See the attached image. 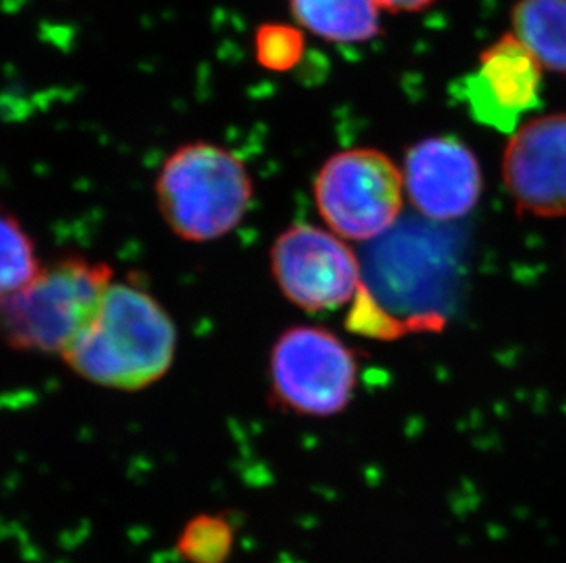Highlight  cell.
Instances as JSON below:
<instances>
[{"mask_svg":"<svg viewBox=\"0 0 566 563\" xmlns=\"http://www.w3.org/2000/svg\"><path fill=\"white\" fill-rule=\"evenodd\" d=\"M177 344L171 315L149 291L113 282L96 315L61 357L88 383L138 392L171 370Z\"/></svg>","mask_w":566,"mask_h":563,"instance_id":"cell-1","label":"cell"},{"mask_svg":"<svg viewBox=\"0 0 566 563\" xmlns=\"http://www.w3.org/2000/svg\"><path fill=\"white\" fill-rule=\"evenodd\" d=\"M155 192L161 219L172 233L206 244L239 227L252 208L253 180L235 152L192 141L167 156Z\"/></svg>","mask_w":566,"mask_h":563,"instance_id":"cell-2","label":"cell"},{"mask_svg":"<svg viewBox=\"0 0 566 563\" xmlns=\"http://www.w3.org/2000/svg\"><path fill=\"white\" fill-rule=\"evenodd\" d=\"M113 282L108 264L61 256L22 289L0 298V339L11 350L63 355L96 315Z\"/></svg>","mask_w":566,"mask_h":563,"instance_id":"cell-3","label":"cell"},{"mask_svg":"<svg viewBox=\"0 0 566 563\" xmlns=\"http://www.w3.org/2000/svg\"><path fill=\"white\" fill-rule=\"evenodd\" d=\"M403 174L378 149L331 156L314 181V200L326 227L339 238L367 242L387 233L403 209Z\"/></svg>","mask_w":566,"mask_h":563,"instance_id":"cell-4","label":"cell"},{"mask_svg":"<svg viewBox=\"0 0 566 563\" xmlns=\"http://www.w3.org/2000/svg\"><path fill=\"white\" fill-rule=\"evenodd\" d=\"M358 372L353 348L317 326L290 328L270 353L273 401L303 417L342 414L353 401Z\"/></svg>","mask_w":566,"mask_h":563,"instance_id":"cell-5","label":"cell"},{"mask_svg":"<svg viewBox=\"0 0 566 563\" xmlns=\"http://www.w3.org/2000/svg\"><path fill=\"white\" fill-rule=\"evenodd\" d=\"M273 280L290 302L317 314L350 302L361 286L358 256L331 229L294 224L270 251Z\"/></svg>","mask_w":566,"mask_h":563,"instance_id":"cell-6","label":"cell"},{"mask_svg":"<svg viewBox=\"0 0 566 563\" xmlns=\"http://www.w3.org/2000/svg\"><path fill=\"white\" fill-rule=\"evenodd\" d=\"M545 70L512 32L482 50L475 68L451 86L479 125L512 136L543 107Z\"/></svg>","mask_w":566,"mask_h":563,"instance_id":"cell-7","label":"cell"},{"mask_svg":"<svg viewBox=\"0 0 566 563\" xmlns=\"http://www.w3.org/2000/svg\"><path fill=\"white\" fill-rule=\"evenodd\" d=\"M503 178L524 213L537 219L566 216V113L530 117L510 136Z\"/></svg>","mask_w":566,"mask_h":563,"instance_id":"cell-8","label":"cell"},{"mask_svg":"<svg viewBox=\"0 0 566 563\" xmlns=\"http://www.w3.org/2000/svg\"><path fill=\"white\" fill-rule=\"evenodd\" d=\"M403 187L412 208L433 222L464 219L482 196L481 163L454 136H429L407 149Z\"/></svg>","mask_w":566,"mask_h":563,"instance_id":"cell-9","label":"cell"},{"mask_svg":"<svg viewBox=\"0 0 566 563\" xmlns=\"http://www.w3.org/2000/svg\"><path fill=\"white\" fill-rule=\"evenodd\" d=\"M294 24L332 44H364L384 33L375 0H289Z\"/></svg>","mask_w":566,"mask_h":563,"instance_id":"cell-10","label":"cell"},{"mask_svg":"<svg viewBox=\"0 0 566 563\" xmlns=\"http://www.w3.org/2000/svg\"><path fill=\"white\" fill-rule=\"evenodd\" d=\"M510 24L545 72L566 79V0H515Z\"/></svg>","mask_w":566,"mask_h":563,"instance_id":"cell-11","label":"cell"},{"mask_svg":"<svg viewBox=\"0 0 566 563\" xmlns=\"http://www.w3.org/2000/svg\"><path fill=\"white\" fill-rule=\"evenodd\" d=\"M41 267L32 236L21 220L0 203V298L27 286Z\"/></svg>","mask_w":566,"mask_h":563,"instance_id":"cell-12","label":"cell"},{"mask_svg":"<svg viewBox=\"0 0 566 563\" xmlns=\"http://www.w3.org/2000/svg\"><path fill=\"white\" fill-rule=\"evenodd\" d=\"M235 548V527L224 514L192 516L177 538V554L186 563H226Z\"/></svg>","mask_w":566,"mask_h":563,"instance_id":"cell-13","label":"cell"},{"mask_svg":"<svg viewBox=\"0 0 566 563\" xmlns=\"http://www.w3.org/2000/svg\"><path fill=\"white\" fill-rule=\"evenodd\" d=\"M306 52V35L297 24L289 22H264L253 35V54L259 66L284 74L303 61Z\"/></svg>","mask_w":566,"mask_h":563,"instance_id":"cell-14","label":"cell"},{"mask_svg":"<svg viewBox=\"0 0 566 563\" xmlns=\"http://www.w3.org/2000/svg\"><path fill=\"white\" fill-rule=\"evenodd\" d=\"M379 10L389 13H418L428 10L437 0H375Z\"/></svg>","mask_w":566,"mask_h":563,"instance_id":"cell-15","label":"cell"}]
</instances>
